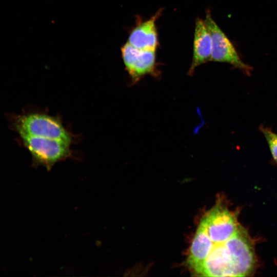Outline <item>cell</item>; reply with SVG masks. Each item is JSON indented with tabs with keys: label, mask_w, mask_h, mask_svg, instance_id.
<instances>
[{
	"label": "cell",
	"mask_w": 277,
	"mask_h": 277,
	"mask_svg": "<svg viewBox=\"0 0 277 277\" xmlns=\"http://www.w3.org/2000/svg\"><path fill=\"white\" fill-rule=\"evenodd\" d=\"M212 40L204 20L197 18L195 20L193 56L188 74L192 75L195 68L211 60Z\"/></svg>",
	"instance_id": "obj_5"
},
{
	"label": "cell",
	"mask_w": 277,
	"mask_h": 277,
	"mask_svg": "<svg viewBox=\"0 0 277 277\" xmlns=\"http://www.w3.org/2000/svg\"><path fill=\"white\" fill-rule=\"evenodd\" d=\"M19 133L55 139L71 144V134L59 118L43 113H32L21 117L17 122Z\"/></svg>",
	"instance_id": "obj_2"
},
{
	"label": "cell",
	"mask_w": 277,
	"mask_h": 277,
	"mask_svg": "<svg viewBox=\"0 0 277 277\" xmlns=\"http://www.w3.org/2000/svg\"><path fill=\"white\" fill-rule=\"evenodd\" d=\"M121 51L126 69L132 84L137 83L145 75H157L155 50L138 49L127 43Z\"/></svg>",
	"instance_id": "obj_4"
},
{
	"label": "cell",
	"mask_w": 277,
	"mask_h": 277,
	"mask_svg": "<svg viewBox=\"0 0 277 277\" xmlns=\"http://www.w3.org/2000/svg\"><path fill=\"white\" fill-rule=\"evenodd\" d=\"M204 22L211 37V61L229 64L244 73L250 74L252 67L242 61L233 44L213 20L209 11L206 12Z\"/></svg>",
	"instance_id": "obj_3"
},
{
	"label": "cell",
	"mask_w": 277,
	"mask_h": 277,
	"mask_svg": "<svg viewBox=\"0 0 277 277\" xmlns=\"http://www.w3.org/2000/svg\"><path fill=\"white\" fill-rule=\"evenodd\" d=\"M260 129L266 138L273 161L277 164V133L263 126Z\"/></svg>",
	"instance_id": "obj_7"
},
{
	"label": "cell",
	"mask_w": 277,
	"mask_h": 277,
	"mask_svg": "<svg viewBox=\"0 0 277 277\" xmlns=\"http://www.w3.org/2000/svg\"><path fill=\"white\" fill-rule=\"evenodd\" d=\"M35 162L48 170L57 162L70 157L71 144L65 141L19 133Z\"/></svg>",
	"instance_id": "obj_1"
},
{
	"label": "cell",
	"mask_w": 277,
	"mask_h": 277,
	"mask_svg": "<svg viewBox=\"0 0 277 277\" xmlns=\"http://www.w3.org/2000/svg\"><path fill=\"white\" fill-rule=\"evenodd\" d=\"M159 10L149 19L138 23L130 33L128 43L144 50H155L159 45L156 21L161 14Z\"/></svg>",
	"instance_id": "obj_6"
}]
</instances>
